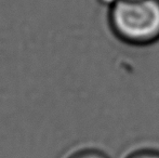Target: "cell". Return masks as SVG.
Masks as SVG:
<instances>
[{"instance_id": "obj_1", "label": "cell", "mask_w": 159, "mask_h": 158, "mask_svg": "<svg viewBox=\"0 0 159 158\" xmlns=\"http://www.w3.org/2000/svg\"><path fill=\"white\" fill-rule=\"evenodd\" d=\"M113 34L132 46H148L159 40V0H117L109 7Z\"/></svg>"}, {"instance_id": "obj_2", "label": "cell", "mask_w": 159, "mask_h": 158, "mask_svg": "<svg viewBox=\"0 0 159 158\" xmlns=\"http://www.w3.org/2000/svg\"><path fill=\"white\" fill-rule=\"evenodd\" d=\"M68 158H109V157L98 150L86 148V150H81L74 153Z\"/></svg>"}, {"instance_id": "obj_3", "label": "cell", "mask_w": 159, "mask_h": 158, "mask_svg": "<svg viewBox=\"0 0 159 158\" xmlns=\"http://www.w3.org/2000/svg\"><path fill=\"white\" fill-rule=\"evenodd\" d=\"M126 158H159V151L152 148H142L129 154Z\"/></svg>"}, {"instance_id": "obj_4", "label": "cell", "mask_w": 159, "mask_h": 158, "mask_svg": "<svg viewBox=\"0 0 159 158\" xmlns=\"http://www.w3.org/2000/svg\"><path fill=\"white\" fill-rule=\"evenodd\" d=\"M98 1L101 2L102 4H105V6L111 7V6H113V4L117 1V0H98Z\"/></svg>"}]
</instances>
